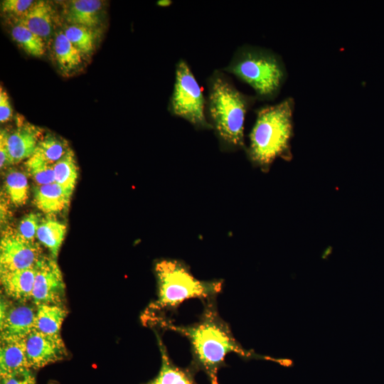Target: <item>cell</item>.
Returning a JSON list of instances; mask_svg holds the SVG:
<instances>
[{
  "instance_id": "3957f363",
  "label": "cell",
  "mask_w": 384,
  "mask_h": 384,
  "mask_svg": "<svg viewBox=\"0 0 384 384\" xmlns=\"http://www.w3.org/2000/svg\"><path fill=\"white\" fill-rule=\"evenodd\" d=\"M294 107V98L288 97L277 104L256 110L247 151L250 161L265 171L277 157H291Z\"/></svg>"
},
{
  "instance_id": "52a82bcc",
  "label": "cell",
  "mask_w": 384,
  "mask_h": 384,
  "mask_svg": "<svg viewBox=\"0 0 384 384\" xmlns=\"http://www.w3.org/2000/svg\"><path fill=\"white\" fill-rule=\"evenodd\" d=\"M43 256L41 246L23 238L17 230L7 228L0 241V272L34 267Z\"/></svg>"
},
{
  "instance_id": "277c9868",
  "label": "cell",
  "mask_w": 384,
  "mask_h": 384,
  "mask_svg": "<svg viewBox=\"0 0 384 384\" xmlns=\"http://www.w3.org/2000/svg\"><path fill=\"white\" fill-rule=\"evenodd\" d=\"M250 86L260 101L274 100L284 85L287 72L282 57L270 49L245 44L238 48L222 68Z\"/></svg>"
},
{
  "instance_id": "5b68a950",
  "label": "cell",
  "mask_w": 384,
  "mask_h": 384,
  "mask_svg": "<svg viewBox=\"0 0 384 384\" xmlns=\"http://www.w3.org/2000/svg\"><path fill=\"white\" fill-rule=\"evenodd\" d=\"M157 299L150 309L174 311L184 301L197 298L202 302L215 299L223 288L220 279L201 280L189 268L176 260L164 259L155 265Z\"/></svg>"
},
{
  "instance_id": "7c38bea8",
  "label": "cell",
  "mask_w": 384,
  "mask_h": 384,
  "mask_svg": "<svg viewBox=\"0 0 384 384\" xmlns=\"http://www.w3.org/2000/svg\"><path fill=\"white\" fill-rule=\"evenodd\" d=\"M36 267L14 271L0 272L2 291L6 298L18 302L32 301Z\"/></svg>"
},
{
  "instance_id": "f546056e",
  "label": "cell",
  "mask_w": 384,
  "mask_h": 384,
  "mask_svg": "<svg viewBox=\"0 0 384 384\" xmlns=\"http://www.w3.org/2000/svg\"><path fill=\"white\" fill-rule=\"evenodd\" d=\"M12 117V108L9 95L4 89L0 88V122L4 123Z\"/></svg>"
},
{
  "instance_id": "484cf974",
  "label": "cell",
  "mask_w": 384,
  "mask_h": 384,
  "mask_svg": "<svg viewBox=\"0 0 384 384\" xmlns=\"http://www.w3.org/2000/svg\"><path fill=\"white\" fill-rule=\"evenodd\" d=\"M25 166L27 173L38 186L55 182L53 165L42 159L32 155L26 159Z\"/></svg>"
},
{
  "instance_id": "d6986e66",
  "label": "cell",
  "mask_w": 384,
  "mask_h": 384,
  "mask_svg": "<svg viewBox=\"0 0 384 384\" xmlns=\"http://www.w3.org/2000/svg\"><path fill=\"white\" fill-rule=\"evenodd\" d=\"M68 311L64 305L40 304L36 306L35 329L48 334H60Z\"/></svg>"
},
{
  "instance_id": "d4e9b609",
  "label": "cell",
  "mask_w": 384,
  "mask_h": 384,
  "mask_svg": "<svg viewBox=\"0 0 384 384\" xmlns=\"http://www.w3.org/2000/svg\"><path fill=\"white\" fill-rule=\"evenodd\" d=\"M63 33L82 55H88L94 50L96 35L93 29L70 24L64 28Z\"/></svg>"
},
{
  "instance_id": "8992f818",
  "label": "cell",
  "mask_w": 384,
  "mask_h": 384,
  "mask_svg": "<svg viewBox=\"0 0 384 384\" xmlns=\"http://www.w3.org/2000/svg\"><path fill=\"white\" fill-rule=\"evenodd\" d=\"M206 97L187 61L181 58L175 65L173 91L168 111L183 119L196 129H211L206 114Z\"/></svg>"
},
{
  "instance_id": "1f68e13d",
  "label": "cell",
  "mask_w": 384,
  "mask_h": 384,
  "mask_svg": "<svg viewBox=\"0 0 384 384\" xmlns=\"http://www.w3.org/2000/svg\"><path fill=\"white\" fill-rule=\"evenodd\" d=\"M172 4L170 0H160L156 2V4L160 6H168Z\"/></svg>"
},
{
  "instance_id": "2e32d148",
  "label": "cell",
  "mask_w": 384,
  "mask_h": 384,
  "mask_svg": "<svg viewBox=\"0 0 384 384\" xmlns=\"http://www.w3.org/2000/svg\"><path fill=\"white\" fill-rule=\"evenodd\" d=\"M26 368H29L25 339L1 341L0 375L4 376Z\"/></svg>"
},
{
  "instance_id": "4fadbf2b",
  "label": "cell",
  "mask_w": 384,
  "mask_h": 384,
  "mask_svg": "<svg viewBox=\"0 0 384 384\" xmlns=\"http://www.w3.org/2000/svg\"><path fill=\"white\" fill-rule=\"evenodd\" d=\"M161 364L157 375L145 384H197L195 380L196 372L189 366L181 368L170 358L161 339L158 336Z\"/></svg>"
},
{
  "instance_id": "6da1fadb",
  "label": "cell",
  "mask_w": 384,
  "mask_h": 384,
  "mask_svg": "<svg viewBox=\"0 0 384 384\" xmlns=\"http://www.w3.org/2000/svg\"><path fill=\"white\" fill-rule=\"evenodd\" d=\"M203 309L198 320L188 325H177L166 317L156 319L160 326L186 337L191 346L190 366L197 373L203 371L210 384H219V370L225 366V357L234 353L245 360L257 359L276 363L277 358L245 349L235 338L229 324L220 316L216 298L203 302Z\"/></svg>"
},
{
  "instance_id": "4316f807",
  "label": "cell",
  "mask_w": 384,
  "mask_h": 384,
  "mask_svg": "<svg viewBox=\"0 0 384 384\" xmlns=\"http://www.w3.org/2000/svg\"><path fill=\"white\" fill-rule=\"evenodd\" d=\"M33 0H4L1 1V11L17 20L23 17L34 4Z\"/></svg>"
},
{
  "instance_id": "ba28073f",
  "label": "cell",
  "mask_w": 384,
  "mask_h": 384,
  "mask_svg": "<svg viewBox=\"0 0 384 384\" xmlns=\"http://www.w3.org/2000/svg\"><path fill=\"white\" fill-rule=\"evenodd\" d=\"M65 284L60 269L53 257L43 255L36 266L32 302L36 305H64Z\"/></svg>"
},
{
  "instance_id": "603a6c76",
  "label": "cell",
  "mask_w": 384,
  "mask_h": 384,
  "mask_svg": "<svg viewBox=\"0 0 384 384\" xmlns=\"http://www.w3.org/2000/svg\"><path fill=\"white\" fill-rule=\"evenodd\" d=\"M12 38L28 54L42 56L46 50L43 38L32 32L23 25L16 23L11 29Z\"/></svg>"
},
{
  "instance_id": "83f0119b",
  "label": "cell",
  "mask_w": 384,
  "mask_h": 384,
  "mask_svg": "<svg viewBox=\"0 0 384 384\" xmlns=\"http://www.w3.org/2000/svg\"><path fill=\"white\" fill-rule=\"evenodd\" d=\"M41 223L39 215L31 213L24 216L21 220L18 227V233L25 239L30 241H35L36 233Z\"/></svg>"
},
{
  "instance_id": "4dcf8cb0",
  "label": "cell",
  "mask_w": 384,
  "mask_h": 384,
  "mask_svg": "<svg viewBox=\"0 0 384 384\" xmlns=\"http://www.w3.org/2000/svg\"><path fill=\"white\" fill-rule=\"evenodd\" d=\"M6 132L5 129H1L0 133V166L1 169H4L13 164L12 159L7 149L6 142Z\"/></svg>"
},
{
  "instance_id": "44dd1931",
  "label": "cell",
  "mask_w": 384,
  "mask_h": 384,
  "mask_svg": "<svg viewBox=\"0 0 384 384\" xmlns=\"http://www.w3.org/2000/svg\"><path fill=\"white\" fill-rule=\"evenodd\" d=\"M55 182L71 197L78 178V166L71 149L53 164Z\"/></svg>"
},
{
  "instance_id": "f1b7e54d",
  "label": "cell",
  "mask_w": 384,
  "mask_h": 384,
  "mask_svg": "<svg viewBox=\"0 0 384 384\" xmlns=\"http://www.w3.org/2000/svg\"><path fill=\"white\" fill-rule=\"evenodd\" d=\"M1 384H36V378L31 368L1 376Z\"/></svg>"
},
{
  "instance_id": "5bb4252c",
  "label": "cell",
  "mask_w": 384,
  "mask_h": 384,
  "mask_svg": "<svg viewBox=\"0 0 384 384\" xmlns=\"http://www.w3.org/2000/svg\"><path fill=\"white\" fill-rule=\"evenodd\" d=\"M102 9V1L73 0L68 3L64 15L70 24L94 29L100 23Z\"/></svg>"
},
{
  "instance_id": "ac0fdd59",
  "label": "cell",
  "mask_w": 384,
  "mask_h": 384,
  "mask_svg": "<svg viewBox=\"0 0 384 384\" xmlns=\"http://www.w3.org/2000/svg\"><path fill=\"white\" fill-rule=\"evenodd\" d=\"M55 59L60 72L69 75L82 63V55L68 39L63 31L58 32L53 41Z\"/></svg>"
},
{
  "instance_id": "9a60e30c",
  "label": "cell",
  "mask_w": 384,
  "mask_h": 384,
  "mask_svg": "<svg viewBox=\"0 0 384 384\" xmlns=\"http://www.w3.org/2000/svg\"><path fill=\"white\" fill-rule=\"evenodd\" d=\"M70 197L57 183L37 186L34 188L33 202L46 214H56L68 208Z\"/></svg>"
},
{
  "instance_id": "ffe728a7",
  "label": "cell",
  "mask_w": 384,
  "mask_h": 384,
  "mask_svg": "<svg viewBox=\"0 0 384 384\" xmlns=\"http://www.w3.org/2000/svg\"><path fill=\"white\" fill-rule=\"evenodd\" d=\"M66 225L56 220H41L36 233V238L50 251L51 257L56 258L64 240Z\"/></svg>"
},
{
  "instance_id": "cb8c5ba5",
  "label": "cell",
  "mask_w": 384,
  "mask_h": 384,
  "mask_svg": "<svg viewBox=\"0 0 384 384\" xmlns=\"http://www.w3.org/2000/svg\"><path fill=\"white\" fill-rule=\"evenodd\" d=\"M5 190L10 201L16 206H21L28 198V182L24 173L11 170L5 178Z\"/></svg>"
},
{
  "instance_id": "8fae6325",
  "label": "cell",
  "mask_w": 384,
  "mask_h": 384,
  "mask_svg": "<svg viewBox=\"0 0 384 384\" xmlns=\"http://www.w3.org/2000/svg\"><path fill=\"white\" fill-rule=\"evenodd\" d=\"M43 137L39 128L28 123L19 125L11 132L6 131V142L13 164L30 158Z\"/></svg>"
},
{
  "instance_id": "7a4b0ae2",
  "label": "cell",
  "mask_w": 384,
  "mask_h": 384,
  "mask_svg": "<svg viewBox=\"0 0 384 384\" xmlns=\"http://www.w3.org/2000/svg\"><path fill=\"white\" fill-rule=\"evenodd\" d=\"M206 114L221 147L235 151L245 147V116L257 100L240 91L222 69L208 77Z\"/></svg>"
},
{
  "instance_id": "30bf717a",
  "label": "cell",
  "mask_w": 384,
  "mask_h": 384,
  "mask_svg": "<svg viewBox=\"0 0 384 384\" xmlns=\"http://www.w3.org/2000/svg\"><path fill=\"white\" fill-rule=\"evenodd\" d=\"M25 345L31 369H39L68 357V351L60 334H48L34 329L25 338Z\"/></svg>"
},
{
  "instance_id": "7402d4cb",
  "label": "cell",
  "mask_w": 384,
  "mask_h": 384,
  "mask_svg": "<svg viewBox=\"0 0 384 384\" xmlns=\"http://www.w3.org/2000/svg\"><path fill=\"white\" fill-rule=\"evenodd\" d=\"M67 142L53 134H46L38 142L35 155L53 165L70 149Z\"/></svg>"
},
{
  "instance_id": "9c48e42d",
  "label": "cell",
  "mask_w": 384,
  "mask_h": 384,
  "mask_svg": "<svg viewBox=\"0 0 384 384\" xmlns=\"http://www.w3.org/2000/svg\"><path fill=\"white\" fill-rule=\"evenodd\" d=\"M36 306L18 302L4 297L0 304L1 341L25 339L35 329Z\"/></svg>"
},
{
  "instance_id": "e0dca14e",
  "label": "cell",
  "mask_w": 384,
  "mask_h": 384,
  "mask_svg": "<svg viewBox=\"0 0 384 384\" xmlns=\"http://www.w3.org/2000/svg\"><path fill=\"white\" fill-rule=\"evenodd\" d=\"M52 8L48 1H36L29 11L15 21L23 25L42 38H46L52 31Z\"/></svg>"
}]
</instances>
